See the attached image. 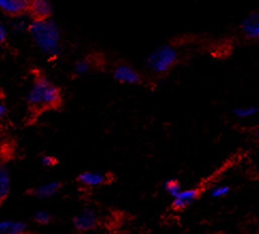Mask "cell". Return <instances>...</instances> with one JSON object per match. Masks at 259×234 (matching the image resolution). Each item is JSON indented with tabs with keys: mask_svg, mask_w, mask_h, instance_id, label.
I'll use <instances>...</instances> for the list:
<instances>
[{
	"mask_svg": "<svg viewBox=\"0 0 259 234\" xmlns=\"http://www.w3.org/2000/svg\"><path fill=\"white\" fill-rule=\"evenodd\" d=\"M99 222V214L93 207L84 208L72 218V224L75 230L80 232H88L94 230Z\"/></svg>",
	"mask_w": 259,
	"mask_h": 234,
	"instance_id": "277c9868",
	"label": "cell"
},
{
	"mask_svg": "<svg viewBox=\"0 0 259 234\" xmlns=\"http://www.w3.org/2000/svg\"><path fill=\"white\" fill-rule=\"evenodd\" d=\"M52 12V7L48 0H29L27 13L33 20L49 19Z\"/></svg>",
	"mask_w": 259,
	"mask_h": 234,
	"instance_id": "8992f818",
	"label": "cell"
},
{
	"mask_svg": "<svg viewBox=\"0 0 259 234\" xmlns=\"http://www.w3.org/2000/svg\"><path fill=\"white\" fill-rule=\"evenodd\" d=\"M40 162L42 165L47 167H52L57 164V159L51 155H42L40 157Z\"/></svg>",
	"mask_w": 259,
	"mask_h": 234,
	"instance_id": "d6986e66",
	"label": "cell"
},
{
	"mask_svg": "<svg viewBox=\"0 0 259 234\" xmlns=\"http://www.w3.org/2000/svg\"><path fill=\"white\" fill-rule=\"evenodd\" d=\"M78 182L85 188H99L107 182L106 174L99 171H86L78 176Z\"/></svg>",
	"mask_w": 259,
	"mask_h": 234,
	"instance_id": "30bf717a",
	"label": "cell"
},
{
	"mask_svg": "<svg viewBox=\"0 0 259 234\" xmlns=\"http://www.w3.org/2000/svg\"><path fill=\"white\" fill-rule=\"evenodd\" d=\"M62 93L57 85L44 76L37 77L27 94V103L35 110L56 108L61 104Z\"/></svg>",
	"mask_w": 259,
	"mask_h": 234,
	"instance_id": "7a4b0ae2",
	"label": "cell"
},
{
	"mask_svg": "<svg viewBox=\"0 0 259 234\" xmlns=\"http://www.w3.org/2000/svg\"><path fill=\"white\" fill-rule=\"evenodd\" d=\"M51 214L46 210H38L33 214V219L38 225H48L51 221Z\"/></svg>",
	"mask_w": 259,
	"mask_h": 234,
	"instance_id": "ac0fdd59",
	"label": "cell"
},
{
	"mask_svg": "<svg viewBox=\"0 0 259 234\" xmlns=\"http://www.w3.org/2000/svg\"><path fill=\"white\" fill-rule=\"evenodd\" d=\"M200 191L194 188L182 189L180 192L172 197V207L176 210H183L191 206L199 198Z\"/></svg>",
	"mask_w": 259,
	"mask_h": 234,
	"instance_id": "52a82bcc",
	"label": "cell"
},
{
	"mask_svg": "<svg viewBox=\"0 0 259 234\" xmlns=\"http://www.w3.org/2000/svg\"><path fill=\"white\" fill-rule=\"evenodd\" d=\"M8 113V108L4 103H0V120L4 119Z\"/></svg>",
	"mask_w": 259,
	"mask_h": 234,
	"instance_id": "44dd1931",
	"label": "cell"
},
{
	"mask_svg": "<svg viewBox=\"0 0 259 234\" xmlns=\"http://www.w3.org/2000/svg\"><path fill=\"white\" fill-rule=\"evenodd\" d=\"M183 189L181 183L179 182L178 179L176 178H170L168 180H166L164 184V190L165 192L172 198L174 196H176L180 191Z\"/></svg>",
	"mask_w": 259,
	"mask_h": 234,
	"instance_id": "9a60e30c",
	"label": "cell"
},
{
	"mask_svg": "<svg viewBox=\"0 0 259 234\" xmlns=\"http://www.w3.org/2000/svg\"><path fill=\"white\" fill-rule=\"evenodd\" d=\"M74 72L78 76H85L92 69V63L89 60H80L74 64Z\"/></svg>",
	"mask_w": 259,
	"mask_h": 234,
	"instance_id": "e0dca14e",
	"label": "cell"
},
{
	"mask_svg": "<svg viewBox=\"0 0 259 234\" xmlns=\"http://www.w3.org/2000/svg\"><path fill=\"white\" fill-rule=\"evenodd\" d=\"M62 184L60 182H49L35 187L31 191V194L39 199H48L57 195L61 190Z\"/></svg>",
	"mask_w": 259,
	"mask_h": 234,
	"instance_id": "8fae6325",
	"label": "cell"
},
{
	"mask_svg": "<svg viewBox=\"0 0 259 234\" xmlns=\"http://www.w3.org/2000/svg\"><path fill=\"white\" fill-rule=\"evenodd\" d=\"M29 0H0V11L6 15L18 17L27 13Z\"/></svg>",
	"mask_w": 259,
	"mask_h": 234,
	"instance_id": "9c48e42d",
	"label": "cell"
},
{
	"mask_svg": "<svg viewBox=\"0 0 259 234\" xmlns=\"http://www.w3.org/2000/svg\"><path fill=\"white\" fill-rule=\"evenodd\" d=\"M258 112V108L256 106H240L234 109L235 116L239 119H247L252 118V116L256 115Z\"/></svg>",
	"mask_w": 259,
	"mask_h": 234,
	"instance_id": "5bb4252c",
	"label": "cell"
},
{
	"mask_svg": "<svg viewBox=\"0 0 259 234\" xmlns=\"http://www.w3.org/2000/svg\"><path fill=\"white\" fill-rule=\"evenodd\" d=\"M28 225L24 221L4 219L0 220V234H27Z\"/></svg>",
	"mask_w": 259,
	"mask_h": 234,
	"instance_id": "7c38bea8",
	"label": "cell"
},
{
	"mask_svg": "<svg viewBox=\"0 0 259 234\" xmlns=\"http://www.w3.org/2000/svg\"><path fill=\"white\" fill-rule=\"evenodd\" d=\"M7 39V30L6 28L0 24V45H3Z\"/></svg>",
	"mask_w": 259,
	"mask_h": 234,
	"instance_id": "ffe728a7",
	"label": "cell"
},
{
	"mask_svg": "<svg viewBox=\"0 0 259 234\" xmlns=\"http://www.w3.org/2000/svg\"><path fill=\"white\" fill-rule=\"evenodd\" d=\"M113 77L118 83L125 85H138L142 83V76L139 71L126 64H121V65L115 67L113 70Z\"/></svg>",
	"mask_w": 259,
	"mask_h": 234,
	"instance_id": "5b68a950",
	"label": "cell"
},
{
	"mask_svg": "<svg viewBox=\"0 0 259 234\" xmlns=\"http://www.w3.org/2000/svg\"><path fill=\"white\" fill-rule=\"evenodd\" d=\"M242 34L251 40L259 38V14L258 12H252L246 15L240 24Z\"/></svg>",
	"mask_w": 259,
	"mask_h": 234,
	"instance_id": "ba28073f",
	"label": "cell"
},
{
	"mask_svg": "<svg viewBox=\"0 0 259 234\" xmlns=\"http://www.w3.org/2000/svg\"><path fill=\"white\" fill-rule=\"evenodd\" d=\"M178 60V50L170 45H163L150 53L146 58V66L152 73L161 76L174 68Z\"/></svg>",
	"mask_w": 259,
	"mask_h": 234,
	"instance_id": "3957f363",
	"label": "cell"
},
{
	"mask_svg": "<svg viewBox=\"0 0 259 234\" xmlns=\"http://www.w3.org/2000/svg\"><path fill=\"white\" fill-rule=\"evenodd\" d=\"M231 192V187L229 185H215L210 189V196L213 199H220L228 196Z\"/></svg>",
	"mask_w": 259,
	"mask_h": 234,
	"instance_id": "2e32d148",
	"label": "cell"
},
{
	"mask_svg": "<svg viewBox=\"0 0 259 234\" xmlns=\"http://www.w3.org/2000/svg\"><path fill=\"white\" fill-rule=\"evenodd\" d=\"M11 191V176L8 168L0 164V205L8 198Z\"/></svg>",
	"mask_w": 259,
	"mask_h": 234,
	"instance_id": "4fadbf2b",
	"label": "cell"
},
{
	"mask_svg": "<svg viewBox=\"0 0 259 234\" xmlns=\"http://www.w3.org/2000/svg\"><path fill=\"white\" fill-rule=\"evenodd\" d=\"M29 33L38 49L49 57L57 56L61 51V31L50 18L33 20L28 26Z\"/></svg>",
	"mask_w": 259,
	"mask_h": 234,
	"instance_id": "6da1fadb",
	"label": "cell"
}]
</instances>
